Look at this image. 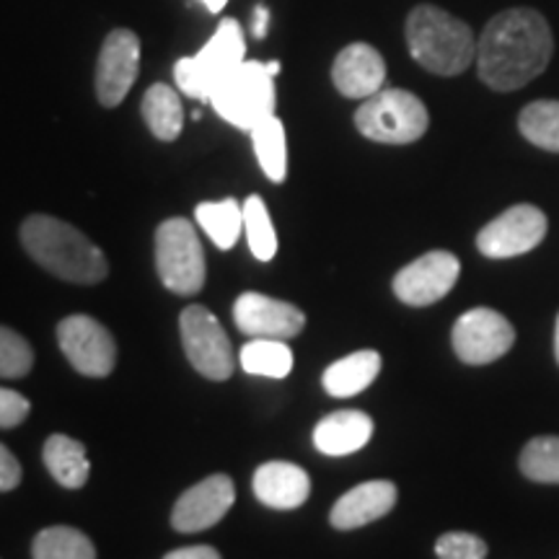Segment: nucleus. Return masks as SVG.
I'll return each instance as SVG.
<instances>
[{
    "instance_id": "obj_30",
    "label": "nucleus",
    "mask_w": 559,
    "mask_h": 559,
    "mask_svg": "<svg viewBox=\"0 0 559 559\" xmlns=\"http://www.w3.org/2000/svg\"><path fill=\"white\" fill-rule=\"evenodd\" d=\"M34 366V353L21 334L0 326V379H21Z\"/></svg>"
},
{
    "instance_id": "obj_11",
    "label": "nucleus",
    "mask_w": 559,
    "mask_h": 559,
    "mask_svg": "<svg viewBox=\"0 0 559 559\" xmlns=\"http://www.w3.org/2000/svg\"><path fill=\"white\" fill-rule=\"evenodd\" d=\"M453 349L469 366H487L513 347V324L492 309H472L459 317L451 334Z\"/></svg>"
},
{
    "instance_id": "obj_1",
    "label": "nucleus",
    "mask_w": 559,
    "mask_h": 559,
    "mask_svg": "<svg viewBox=\"0 0 559 559\" xmlns=\"http://www.w3.org/2000/svg\"><path fill=\"white\" fill-rule=\"evenodd\" d=\"M555 39L547 19L531 9L498 13L477 39L479 79L495 91H515L547 70Z\"/></svg>"
},
{
    "instance_id": "obj_10",
    "label": "nucleus",
    "mask_w": 559,
    "mask_h": 559,
    "mask_svg": "<svg viewBox=\"0 0 559 559\" xmlns=\"http://www.w3.org/2000/svg\"><path fill=\"white\" fill-rule=\"evenodd\" d=\"M60 349L66 353L70 366L91 379H104L117 362V345L107 326L99 321L75 313L60 321L58 326Z\"/></svg>"
},
{
    "instance_id": "obj_14",
    "label": "nucleus",
    "mask_w": 559,
    "mask_h": 559,
    "mask_svg": "<svg viewBox=\"0 0 559 559\" xmlns=\"http://www.w3.org/2000/svg\"><path fill=\"white\" fill-rule=\"evenodd\" d=\"M234 321L249 337L290 340L304 332L306 313L288 300L262 296V293H243L234 304Z\"/></svg>"
},
{
    "instance_id": "obj_37",
    "label": "nucleus",
    "mask_w": 559,
    "mask_h": 559,
    "mask_svg": "<svg viewBox=\"0 0 559 559\" xmlns=\"http://www.w3.org/2000/svg\"><path fill=\"white\" fill-rule=\"evenodd\" d=\"M555 353H557V360H559V317H557V330H555Z\"/></svg>"
},
{
    "instance_id": "obj_22",
    "label": "nucleus",
    "mask_w": 559,
    "mask_h": 559,
    "mask_svg": "<svg viewBox=\"0 0 559 559\" xmlns=\"http://www.w3.org/2000/svg\"><path fill=\"white\" fill-rule=\"evenodd\" d=\"M143 120L148 130L164 143H171L181 135L185 128V107H181L179 94L166 83H156L145 91L143 96Z\"/></svg>"
},
{
    "instance_id": "obj_25",
    "label": "nucleus",
    "mask_w": 559,
    "mask_h": 559,
    "mask_svg": "<svg viewBox=\"0 0 559 559\" xmlns=\"http://www.w3.org/2000/svg\"><path fill=\"white\" fill-rule=\"evenodd\" d=\"M241 368L264 379H285L293 370V353L285 340L257 337L241 347Z\"/></svg>"
},
{
    "instance_id": "obj_23",
    "label": "nucleus",
    "mask_w": 559,
    "mask_h": 559,
    "mask_svg": "<svg viewBox=\"0 0 559 559\" xmlns=\"http://www.w3.org/2000/svg\"><path fill=\"white\" fill-rule=\"evenodd\" d=\"M254 140V153L260 160L262 171L267 174L270 181H285L288 177V140H285V128L275 115L264 117L249 130Z\"/></svg>"
},
{
    "instance_id": "obj_33",
    "label": "nucleus",
    "mask_w": 559,
    "mask_h": 559,
    "mask_svg": "<svg viewBox=\"0 0 559 559\" xmlns=\"http://www.w3.org/2000/svg\"><path fill=\"white\" fill-rule=\"evenodd\" d=\"M21 481V464L13 453L0 443V492H9L16 489Z\"/></svg>"
},
{
    "instance_id": "obj_35",
    "label": "nucleus",
    "mask_w": 559,
    "mask_h": 559,
    "mask_svg": "<svg viewBox=\"0 0 559 559\" xmlns=\"http://www.w3.org/2000/svg\"><path fill=\"white\" fill-rule=\"evenodd\" d=\"M267 26H270L267 5H257V9H254V21H251V32H254V37L257 39L267 37Z\"/></svg>"
},
{
    "instance_id": "obj_13",
    "label": "nucleus",
    "mask_w": 559,
    "mask_h": 559,
    "mask_svg": "<svg viewBox=\"0 0 559 559\" xmlns=\"http://www.w3.org/2000/svg\"><path fill=\"white\" fill-rule=\"evenodd\" d=\"M140 70V39L130 29H115L104 39L96 62V96L104 107H117L130 94Z\"/></svg>"
},
{
    "instance_id": "obj_19",
    "label": "nucleus",
    "mask_w": 559,
    "mask_h": 559,
    "mask_svg": "<svg viewBox=\"0 0 559 559\" xmlns=\"http://www.w3.org/2000/svg\"><path fill=\"white\" fill-rule=\"evenodd\" d=\"M373 436V419L360 409H340L326 415L313 430V445L324 456H349Z\"/></svg>"
},
{
    "instance_id": "obj_36",
    "label": "nucleus",
    "mask_w": 559,
    "mask_h": 559,
    "mask_svg": "<svg viewBox=\"0 0 559 559\" xmlns=\"http://www.w3.org/2000/svg\"><path fill=\"white\" fill-rule=\"evenodd\" d=\"M200 3L205 5V9H207L210 13H221L223 9H226L228 0H200Z\"/></svg>"
},
{
    "instance_id": "obj_3",
    "label": "nucleus",
    "mask_w": 559,
    "mask_h": 559,
    "mask_svg": "<svg viewBox=\"0 0 559 559\" xmlns=\"http://www.w3.org/2000/svg\"><path fill=\"white\" fill-rule=\"evenodd\" d=\"M412 58L436 75H459L477 60V41L466 21L438 5H417L407 19Z\"/></svg>"
},
{
    "instance_id": "obj_12",
    "label": "nucleus",
    "mask_w": 559,
    "mask_h": 559,
    "mask_svg": "<svg viewBox=\"0 0 559 559\" xmlns=\"http://www.w3.org/2000/svg\"><path fill=\"white\" fill-rule=\"evenodd\" d=\"M461 264L451 251H428L394 277V293L407 306H430L445 298L456 285Z\"/></svg>"
},
{
    "instance_id": "obj_21",
    "label": "nucleus",
    "mask_w": 559,
    "mask_h": 559,
    "mask_svg": "<svg viewBox=\"0 0 559 559\" xmlns=\"http://www.w3.org/2000/svg\"><path fill=\"white\" fill-rule=\"evenodd\" d=\"M45 466L52 474L55 481H60L68 489H81L86 485L91 464L86 456V449L75 438L68 436H50L45 443Z\"/></svg>"
},
{
    "instance_id": "obj_28",
    "label": "nucleus",
    "mask_w": 559,
    "mask_h": 559,
    "mask_svg": "<svg viewBox=\"0 0 559 559\" xmlns=\"http://www.w3.org/2000/svg\"><path fill=\"white\" fill-rule=\"evenodd\" d=\"M243 230H247L251 254L260 262H270L277 251V236L275 226H272L270 210L257 194H251L243 202Z\"/></svg>"
},
{
    "instance_id": "obj_32",
    "label": "nucleus",
    "mask_w": 559,
    "mask_h": 559,
    "mask_svg": "<svg viewBox=\"0 0 559 559\" xmlns=\"http://www.w3.org/2000/svg\"><path fill=\"white\" fill-rule=\"evenodd\" d=\"M32 404L24 394L11 389H0V428H16L29 417Z\"/></svg>"
},
{
    "instance_id": "obj_31",
    "label": "nucleus",
    "mask_w": 559,
    "mask_h": 559,
    "mask_svg": "<svg viewBox=\"0 0 559 559\" xmlns=\"http://www.w3.org/2000/svg\"><path fill=\"white\" fill-rule=\"evenodd\" d=\"M438 559H485L487 544L466 531H451L436 542Z\"/></svg>"
},
{
    "instance_id": "obj_16",
    "label": "nucleus",
    "mask_w": 559,
    "mask_h": 559,
    "mask_svg": "<svg viewBox=\"0 0 559 559\" xmlns=\"http://www.w3.org/2000/svg\"><path fill=\"white\" fill-rule=\"evenodd\" d=\"M332 81L347 99H368L386 83V62L376 47L355 41L337 55L332 66Z\"/></svg>"
},
{
    "instance_id": "obj_6",
    "label": "nucleus",
    "mask_w": 559,
    "mask_h": 559,
    "mask_svg": "<svg viewBox=\"0 0 559 559\" xmlns=\"http://www.w3.org/2000/svg\"><path fill=\"white\" fill-rule=\"evenodd\" d=\"M247 60V41L236 19H223L213 39L192 58H181L174 66V79L181 94L190 99H207L226 75Z\"/></svg>"
},
{
    "instance_id": "obj_7",
    "label": "nucleus",
    "mask_w": 559,
    "mask_h": 559,
    "mask_svg": "<svg viewBox=\"0 0 559 559\" xmlns=\"http://www.w3.org/2000/svg\"><path fill=\"white\" fill-rule=\"evenodd\" d=\"M156 267L164 285L192 296L205 285V251L190 221L169 218L156 230Z\"/></svg>"
},
{
    "instance_id": "obj_4",
    "label": "nucleus",
    "mask_w": 559,
    "mask_h": 559,
    "mask_svg": "<svg viewBox=\"0 0 559 559\" xmlns=\"http://www.w3.org/2000/svg\"><path fill=\"white\" fill-rule=\"evenodd\" d=\"M277 62L243 60L234 73L215 86L210 104L228 124L251 130L264 117L275 115Z\"/></svg>"
},
{
    "instance_id": "obj_9",
    "label": "nucleus",
    "mask_w": 559,
    "mask_h": 559,
    "mask_svg": "<svg viewBox=\"0 0 559 559\" xmlns=\"http://www.w3.org/2000/svg\"><path fill=\"white\" fill-rule=\"evenodd\" d=\"M547 228V215L539 207L513 205L479 230L477 249L489 260H510L539 247Z\"/></svg>"
},
{
    "instance_id": "obj_26",
    "label": "nucleus",
    "mask_w": 559,
    "mask_h": 559,
    "mask_svg": "<svg viewBox=\"0 0 559 559\" xmlns=\"http://www.w3.org/2000/svg\"><path fill=\"white\" fill-rule=\"evenodd\" d=\"M34 559H96V547L86 534L70 526L39 531L32 547Z\"/></svg>"
},
{
    "instance_id": "obj_8",
    "label": "nucleus",
    "mask_w": 559,
    "mask_h": 559,
    "mask_svg": "<svg viewBox=\"0 0 559 559\" xmlns=\"http://www.w3.org/2000/svg\"><path fill=\"white\" fill-rule=\"evenodd\" d=\"M181 342H185L187 358L198 373L210 381L230 379L236 368V355L226 330L221 326L218 317H213V311H207L205 306H187L181 313Z\"/></svg>"
},
{
    "instance_id": "obj_20",
    "label": "nucleus",
    "mask_w": 559,
    "mask_h": 559,
    "mask_svg": "<svg viewBox=\"0 0 559 559\" xmlns=\"http://www.w3.org/2000/svg\"><path fill=\"white\" fill-rule=\"evenodd\" d=\"M381 370V355L376 349H360V353L347 355L337 362H332L324 370V389L337 400L355 396L366 391L376 381Z\"/></svg>"
},
{
    "instance_id": "obj_5",
    "label": "nucleus",
    "mask_w": 559,
    "mask_h": 559,
    "mask_svg": "<svg viewBox=\"0 0 559 559\" xmlns=\"http://www.w3.org/2000/svg\"><path fill=\"white\" fill-rule=\"evenodd\" d=\"M428 107L415 94L402 88H381L362 99L355 111V128L376 143L407 145L428 132Z\"/></svg>"
},
{
    "instance_id": "obj_18",
    "label": "nucleus",
    "mask_w": 559,
    "mask_h": 559,
    "mask_svg": "<svg viewBox=\"0 0 559 559\" xmlns=\"http://www.w3.org/2000/svg\"><path fill=\"white\" fill-rule=\"evenodd\" d=\"M254 495L267 508H300L311 495V479L300 466L288 461H270L254 474Z\"/></svg>"
},
{
    "instance_id": "obj_2",
    "label": "nucleus",
    "mask_w": 559,
    "mask_h": 559,
    "mask_svg": "<svg viewBox=\"0 0 559 559\" xmlns=\"http://www.w3.org/2000/svg\"><path fill=\"white\" fill-rule=\"evenodd\" d=\"M21 243L32 260L68 283L94 285L107 277V260L79 228L52 215H32L21 226Z\"/></svg>"
},
{
    "instance_id": "obj_17",
    "label": "nucleus",
    "mask_w": 559,
    "mask_h": 559,
    "mask_svg": "<svg viewBox=\"0 0 559 559\" xmlns=\"http://www.w3.org/2000/svg\"><path fill=\"white\" fill-rule=\"evenodd\" d=\"M396 506V487L394 481L373 479L362 481V485L353 487L349 492L334 502L330 523L340 531H353L383 519Z\"/></svg>"
},
{
    "instance_id": "obj_27",
    "label": "nucleus",
    "mask_w": 559,
    "mask_h": 559,
    "mask_svg": "<svg viewBox=\"0 0 559 559\" xmlns=\"http://www.w3.org/2000/svg\"><path fill=\"white\" fill-rule=\"evenodd\" d=\"M521 135L536 148L559 153V102L542 99L528 104L519 117Z\"/></svg>"
},
{
    "instance_id": "obj_15",
    "label": "nucleus",
    "mask_w": 559,
    "mask_h": 559,
    "mask_svg": "<svg viewBox=\"0 0 559 559\" xmlns=\"http://www.w3.org/2000/svg\"><path fill=\"white\" fill-rule=\"evenodd\" d=\"M234 479L226 477V474H213V477L187 489L177 500L171 513V526L181 534H198V531L215 526L234 506Z\"/></svg>"
},
{
    "instance_id": "obj_34",
    "label": "nucleus",
    "mask_w": 559,
    "mask_h": 559,
    "mask_svg": "<svg viewBox=\"0 0 559 559\" xmlns=\"http://www.w3.org/2000/svg\"><path fill=\"white\" fill-rule=\"evenodd\" d=\"M164 559H221V555L213 547H185L169 551Z\"/></svg>"
},
{
    "instance_id": "obj_24",
    "label": "nucleus",
    "mask_w": 559,
    "mask_h": 559,
    "mask_svg": "<svg viewBox=\"0 0 559 559\" xmlns=\"http://www.w3.org/2000/svg\"><path fill=\"white\" fill-rule=\"evenodd\" d=\"M194 218L205 228L215 247L230 249L241 236L243 205H239L234 198L221 202H200L198 210H194Z\"/></svg>"
},
{
    "instance_id": "obj_29",
    "label": "nucleus",
    "mask_w": 559,
    "mask_h": 559,
    "mask_svg": "<svg viewBox=\"0 0 559 559\" xmlns=\"http://www.w3.org/2000/svg\"><path fill=\"white\" fill-rule=\"evenodd\" d=\"M521 472L542 485H559V438L544 436L528 440L521 453Z\"/></svg>"
}]
</instances>
